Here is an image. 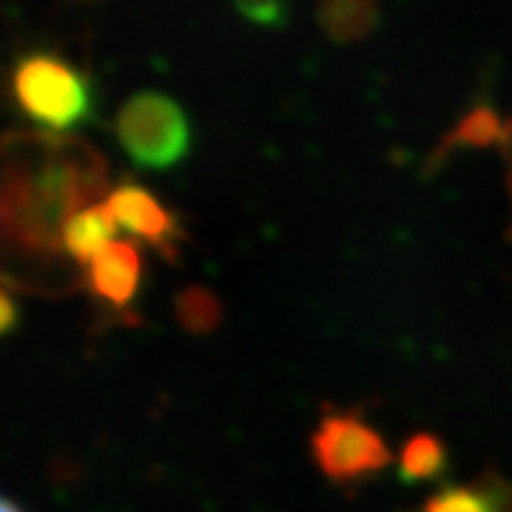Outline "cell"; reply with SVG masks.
<instances>
[{
	"label": "cell",
	"mask_w": 512,
	"mask_h": 512,
	"mask_svg": "<svg viewBox=\"0 0 512 512\" xmlns=\"http://www.w3.org/2000/svg\"><path fill=\"white\" fill-rule=\"evenodd\" d=\"M106 191V163L74 134H0V279L29 293L77 285L63 234Z\"/></svg>",
	"instance_id": "6da1fadb"
},
{
	"label": "cell",
	"mask_w": 512,
	"mask_h": 512,
	"mask_svg": "<svg viewBox=\"0 0 512 512\" xmlns=\"http://www.w3.org/2000/svg\"><path fill=\"white\" fill-rule=\"evenodd\" d=\"M12 89L20 109L46 131H66L80 126L92 114V86L86 74L57 55H26L15 66Z\"/></svg>",
	"instance_id": "7a4b0ae2"
},
{
	"label": "cell",
	"mask_w": 512,
	"mask_h": 512,
	"mask_svg": "<svg viewBox=\"0 0 512 512\" xmlns=\"http://www.w3.org/2000/svg\"><path fill=\"white\" fill-rule=\"evenodd\" d=\"M117 137L134 163L171 168L191 148V123L168 94L137 92L117 114Z\"/></svg>",
	"instance_id": "3957f363"
},
{
	"label": "cell",
	"mask_w": 512,
	"mask_h": 512,
	"mask_svg": "<svg viewBox=\"0 0 512 512\" xmlns=\"http://www.w3.org/2000/svg\"><path fill=\"white\" fill-rule=\"evenodd\" d=\"M311 450L322 473L333 481L370 476L390 461V450L379 430L356 413H325L313 430Z\"/></svg>",
	"instance_id": "277c9868"
},
{
	"label": "cell",
	"mask_w": 512,
	"mask_h": 512,
	"mask_svg": "<svg viewBox=\"0 0 512 512\" xmlns=\"http://www.w3.org/2000/svg\"><path fill=\"white\" fill-rule=\"evenodd\" d=\"M103 202H106L109 214L117 222V228H123L126 234L143 239L148 245H154L160 254L177 256L183 228H180L177 217L143 185H117V188H111L109 197Z\"/></svg>",
	"instance_id": "5b68a950"
},
{
	"label": "cell",
	"mask_w": 512,
	"mask_h": 512,
	"mask_svg": "<svg viewBox=\"0 0 512 512\" xmlns=\"http://www.w3.org/2000/svg\"><path fill=\"white\" fill-rule=\"evenodd\" d=\"M140 274H143V259L137 245L128 239H114L109 248H103L86 265V285L106 305L126 311L137 296Z\"/></svg>",
	"instance_id": "8992f818"
},
{
	"label": "cell",
	"mask_w": 512,
	"mask_h": 512,
	"mask_svg": "<svg viewBox=\"0 0 512 512\" xmlns=\"http://www.w3.org/2000/svg\"><path fill=\"white\" fill-rule=\"evenodd\" d=\"M421 512H512V484L498 476L453 484L430 495Z\"/></svg>",
	"instance_id": "52a82bcc"
},
{
	"label": "cell",
	"mask_w": 512,
	"mask_h": 512,
	"mask_svg": "<svg viewBox=\"0 0 512 512\" xmlns=\"http://www.w3.org/2000/svg\"><path fill=\"white\" fill-rule=\"evenodd\" d=\"M114 234H117V222L109 214L106 202H97L72 217V222L66 225V234H63V245H66V254L74 265L83 268L103 248H109L114 242Z\"/></svg>",
	"instance_id": "ba28073f"
},
{
	"label": "cell",
	"mask_w": 512,
	"mask_h": 512,
	"mask_svg": "<svg viewBox=\"0 0 512 512\" xmlns=\"http://www.w3.org/2000/svg\"><path fill=\"white\" fill-rule=\"evenodd\" d=\"M319 23L333 40H359L376 26V6L365 0L325 3L319 9Z\"/></svg>",
	"instance_id": "9c48e42d"
},
{
	"label": "cell",
	"mask_w": 512,
	"mask_h": 512,
	"mask_svg": "<svg viewBox=\"0 0 512 512\" xmlns=\"http://www.w3.org/2000/svg\"><path fill=\"white\" fill-rule=\"evenodd\" d=\"M402 478L407 481H427V478H439L447 470V453L444 444L430 433H419L404 444L402 450Z\"/></svg>",
	"instance_id": "30bf717a"
},
{
	"label": "cell",
	"mask_w": 512,
	"mask_h": 512,
	"mask_svg": "<svg viewBox=\"0 0 512 512\" xmlns=\"http://www.w3.org/2000/svg\"><path fill=\"white\" fill-rule=\"evenodd\" d=\"M495 137L504 140V128L498 123V117L490 109H478L461 120V126L450 134L447 146H453V143H490Z\"/></svg>",
	"instance_id": "8fae6325"
},
{
	"label": "cell",
	"mask_w": 512,
	"mask_h": 512,
	"mask_svg": "<svg viewBox=\"0 0 512 512\" xmlns=\"http://www.w3.org/2000/svg\"><path fill=\"white\" fill-rule=\"evenodd\" d=\"M180 313L191 328H208L217 322V299L205 291H188L180 299Z\"/></svg>",
	"instance_id": "7c38bea8"
},
{
	"label": "cell",
	"mask_w": 512,
	"mask_h": 512,
	"mask_svg": "<svg viewBox=\"0 0 512 512\" xmlns=\"http://www.w3.org/2000/svg\"><path fill=\"white\" fill-rule=\"evenodd\" d=\"M15 319H18V311H15V302H12V296L0 288V333H6V330L15 325Z\"/></svg>",
	"instance_id": "4fadbf2b"
},
{
	"label": "cell",
	"mask_w": 512,
	"mask_h": 512,
	"mask_svg": "<svg viewBox=\"0 0 512 512\" xmlns=\"http://www.w3.org/2000/svg\"><path fill=\"white\" fill-rule=\"evenodd\" d=\"M504 148H507V160H510V185H512V123L504 131Z\"/></svg>",
	"instance_id": "5bb4252c"
},
{
	"label": "cell",
	"mask_w": 512,
	"mask_h": 512,
	"mask_svg": "<svg viewBox=\"0 0 512 512\" xmlns=\"http://www.w3.org/2000/svg\"><path fill=\"white\" fill-rule=\"evenodd\" d=\"M0 512H20V510L12 504V501H9V498H3V495H0Z\"/></svg>",
	"instance_id": "9a60e30c"
}]
</instances>
